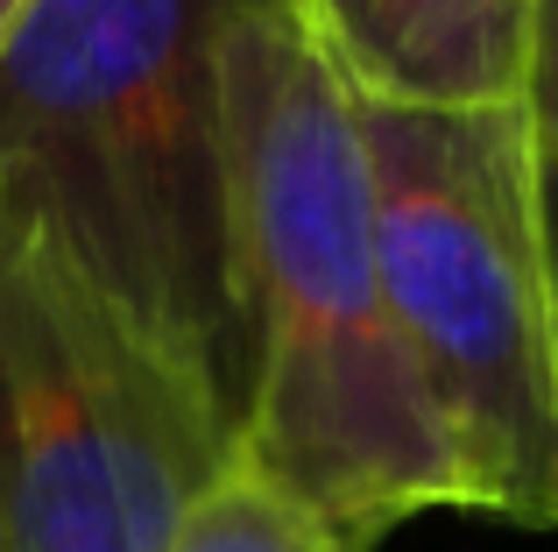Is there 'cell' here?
Here are the masks:
<instances>
[{"label":"cell","mask_w":558,"mask_h":552,"mask_svg":"<svg viewBox=\"0 0 558 552\" xmlns=\"http://www.w3.org/2000/svg\"><path fill=\"white\" fill-rule=\"evenodd\" d=\"M219 135L247 361L241 454L375 545L417 511H466L460 460L381 298L361 107L298 0L227 14Z\"/></svg>","instance_id":"obj_1"},{"label":"cell","mask_w":558,"mask_h":552,"mask_svg":"<svg viewBox=\"0 0 558 552\" xmlns=\"http://www.w3.org/2000/svg\"><path fill=\"white\" fill-rule=\"evenodd\" d=\"M241 0H36L0 43V199L241 418L219 36Z\"/></svg>","instance_id":"obj_2"},{"label":"cell","mask_w":558,"mask_h":552,"mask_svg":"<svg viewBox=\"0 0 558 552\" xmlns=\"http://www.w3.org/2000/svg\"><path fill=\"white\" fill-rule=\"evenodd\" d=\"M361 149L381 298L466 511L558 525V255L531 107H361Z\"/></svg>","instance_id":"obj_3"},{"label":"cell","mask_w":558,"mask_h":552,"mask_svg":"<svg viewBox=\"0 0 558 552\" xmlns=\"http://www.w3.org/2000/svg\"><path fill=\"white\" fill-rule=\"evenodd\" d=\"M241 454L205 375L135 333L0 199V539L8 552H163Z\"/></svg>","instance_id":"obj_4"},{"label":"cell","mask_w":558,"mask_h":552,"mask_svg":"<svg viewBox=\"0 0 558 552\" xmlns=\"http://www.w3.org/2000/svg\"><path fill=\"white\" fill-rule=\"evenodd\" d=\"M361 107H509L531 79V0H298Z\"/></svg>","instance_id":"obj_5"},{"label":"cell","mask_w":558,"mask_h":552,"mask_svg":"<svg viewBox=\"0 0 558 552\" xmlns=\"http://www.w3.org/2000/svg\"><path fill=\"white\" fill-rule=\"evenodd\" d=\"M163 552H375V539L332 525L298 489H283L247 454H233L227 468L184 503V517L170 525Z\"/></svg>","instance_id":"obj_6"},{"label":"cell","mask_w":558,"mask_h":552,"mask_svg":"<svg viewBox=\"0 0 558 552\" xmlns=\"http://www.w3.org/2000/svg\"><path fill=\"white\" fill-rule=\"evenodd\" d=\"M537 149L558 156V0H531V79H523Z\"/></svg>","instance_id":"obj_7"},{"label":"cell","mask_w":558,"mask_h":552,"mask_svg":"<svg viewBox=\"0 0 558 552\" xmlns=\"http://www.w3.org/2000/svg\"><path fill=\"white\" fill-rule=\"evenodd\" d=\"M545 220H551V255H558V156H545Z\"/></svg>","instance_id":"obj_8"},{"label":"cell","mask_w":558,"mask_h":552,"mask_svg":"<svg viewBox=\"0 0 558 552\" xmlns=\"http://www.w3.org/2000/svg\"><path fill=\"white\" fill-rule=\"evenodd\" d=\"M28 8H36V0H0V43H8V28H14V22H22V14H28Z\"/></svg>","instance_id":"obj_9"},{"label":"cell","mask_w":558,"mask_h":552,"mask_svg":"<svg viewBox=\"0 0 558 552\" xmlns=\"http://www.w3.org/2000/svg\"><path fill=\"white\" fill-rule=\"evenodd\" d=\"M0 552H8V539H0Z\"/></svg>","instance_id":"obj_10"}]
</instances>
